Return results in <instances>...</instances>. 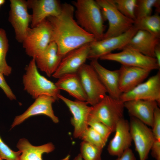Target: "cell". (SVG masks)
Instances as JSON below:
<instances>
[{"label": "cell", "instance_id": "cell-1", "mask_svg": "<svg viewBox=\"0 0 160 160\" xmlns=\"http://www.w3.org/2000/svg\"><path fill=\"white\" fill-rule=\"evenodd\" d=\"M74 11L73 5L65 3L62 4L59 15L47 18L52 28L51 42L56 44L58 55L63 58L70 51L96 40L75 20Z\"/></svg>", "mask_w": 160, "mask_h": 160}, {"label": "cell", "instance_id": "cell-2", "mask_svg": "<svg viewBox=\"0 0 160 160\" xmlns=\"http://www.w3.org/2000/svg\"><path fill=\"white\" fill-rule=\"evenodd\" d=\"M72 3L76 8L74 15L78 24L97 40L102 39L105 28L104 20L96 0H77Z\"/></svg>", "mask_w": 160, "mask_h": 160}, {"label": "cell", "instance_id": "cell-3", "mask_svg": "<svg viewBox=\"0 0 160 160\" xmlns=\"http://www.w3.org/2000/svg\"><path fill=\"white\" fill-rule=\"evenodd\" d=\"M23 77L24 89L36 99L41 95H47L58 99L60 90L55 83L49 80L39 72L34 58L25 68Z\"/></svg>", "mask_w": 160, "mask_h": 160}, {"label": "cell", "instance_id": "cell-4", "mask_svg": "<svg viewBox=\"0 0 160 160\" xmlns=\"http://www.w3.org/2000/svg\"><path fill=\"white\" fill-rule=\"evenodd\" d=\"M124 102L107 95L92 106L90 115L107 126L114 132L117 122L123 118Z\"/></svg>", "mask_w": 160, "mask_h": 160}, {"label": "cell", "instance_id": "cell-5", "mask_svg": "<svg viewBox=\"0 0 160 160\" xmlns=\"http://www.w3.org/2000/svg\"><path fill=\"white\" fill-rule=\"evenodd\" d=\"M101 9L105 20L108 27L103 39L117 36L125 33L132 28L134 21L126 17L117 9L113 0H96Z\"/></svg>", "mask_w": 160, "mask_h": 160}, {"label": "cell", "instance_id": "cell-6", "mask_svg": "<svg viewBox=\"0 0 160 160\" xmlns=\"http://www.w3.org/2000/svg\"><path fill=\"white\" fill-rule=\"evenodd\" d=\"M52 26L47 19L36 26L29 28L22 43L26 54L34 58L51 42Z\"/></svg>", "mask_w": 160, "mask_h": 160}, {"label": "cell", "instance_id": "cell-7", "mask_svg": "<svg viewBox=\"0 0 160 160\" xmlns=\"http://www.w3.org/2000/svg\"><path fill=\"white\" fill-rule=\"evenodd\" d=\"M77 73L86 94L88 104L93 106L107 95L105 88L90 64H84Z\"/></svg>", "mask_w": 160, "mask_h": 160}, {"label": "cell", "instance_id": "cell-8", "mask_svg": "<svg viewBox=\"0 0 160 160\" xmlns=\"http://www.w3.org/2000/svg\"><path fill=\"white\" fill-rule=\"evenodd\" d=\"M121 50L119 52L111 53L102 56L99 59L116 62L122 65L140 67L151 71L156 69L160 70V67L155 58L146 56L127 46Z\"/></svg>", "mask_w": 160, "mask_h": 160}, {"label": "cell", "instance_id": "cell-9", "mask_svg": "<svg viewBox=\"0 0 160 160\" xmlns=\"http://www.w3.org/2000/svg\"><path fill=\"white\" fill-rule=\"evenodd\" d=\"M138 31L133 25L128 31L120 35L95 40L89 43V51L87 59L98 60L103 56L115 50H121L126 46Z\"/></svg>", "mask_w": 160, "mask_h": 160}, {"label": "cell", "instance_id": "cell-10", "mask_svg": "<svg viewBox=\"0 0 160 160\" xmlns=\"http://www.w3.org/2000/svg\"><path fill=\"white\" fill-rule=\"evenodd\" d=\"M130 132L140 160H146L156 140L152 129L137 119L131 116Z\"/></svg>", "mask_w": 160, "mask_h": 160}, {"label": "cell", "instance_id": "cell-11", "mask_svg": "<svg viewBox=\"0 0 160 160\" xmlns=\"http://www.w3.org/2000/svg\"><path fill=\"white\" fill-rule=\"evenodd\" d=\"M9 21L13 27L17 41L22 43L29 28L31 15L28 12L27 1L10 0Z\"/></svg>", "mask_w": 160, "mask_h": 160}, {"label": "cell", "instance_id": "cell-12", "mask_svg": "<svg viewBox=\"0 0 160 160\" xmlns=\"http://www.w3.org/2000/svg\"><path fill=\"white\" fill-rule=\"evenodd\" d=\"M120 99L124 102L137 100H153L160 104V71L130 91L122 93Z\"/></svg>", "mask_w": 160, "mask_h": 160}, {"label": "cell", "instance_id": "cell-13", "mask_svg": "<svg viewBox=\"0 0 160 160\" xmlns=\"http://www.w3.org/2000/svg\"><path fill=\"white\" fill-rule=\"evenodd\" d=\"M58 99L61 100L69 108L73 117L71 119L74 127L73 135L75 138H79L88 127V121L92 106H89L86 101L70 100L60 94Z\"/></svg>", "mask_w": 160, "mask_h": 160}, {"label": "cell", "instance_id": "cell-14", "mask_svg": "<svg viewBox=\"0 0 160 160\" xmlns=\"http://www.w3.org/2000/svg\"><path fill=\"white\" fill-rule=\"evenodd\" d=\"M89 49L87 44L69 52L62 58L52 76L59 79L66 74L77 73L87 59Z\"/></svg>", "mask_w": 160, "mask_h": 160}, {"label": "cell", "instance_id": "cell-15", "mask_svg": "<svg viewBox=\"0 0 160 160\" xmlns=\"http://www.w3.org/2000/svg\"><path fill=\"white\" fill-rule=\"evenodd\" d=\"M56 100L53 97L47 95L37 97L25 111L15 116L10 129L20 124L29 117L39 115H45L49 117L54 123H58V118L55 115L52 107V104Z\"/></svg>", "mask_w": 160, "mask_h": 160}, {"label": "cell", "instance_id": "cell-16", "mask_svg": "<svg viewBox=\"0 0 160 160\" xmlns=\"http://www.w3.org/2000/svg\"><path fill=\"white\" fill-rule=\"evenodd\" d=\"M28 8H31V28L36 26L48 17L57 16L61 11L62 4L57 0H29Z\"/></svg>", "mask_w": 160, "mask_h": 160}, {"label": "cell", "instance_id": "cell-17", "mask_svg": "<svg viewBox=\"0 0 160 160\" xmlns=\"http://www.w3.org/2000/svg\"><path fill=\"white\" fill-rule=\"evenodd\" d=\"M115 135L110 141L108 151L111 155L119 156L130 148L132 141L130 132L129 122L124 118L116 124Z\"/></svg>", "mask_w": 160, "mask_h": 160}, {"label": "cell", "instance_id": "cell-18", "mask_svg": "<svg viewBox=\"0 0 160 160\" xmlns=\"http://www.w3.org/2000/svg\"><path fill=\"white\" fill-rule=\"evenodd\" d=\"M119 71V89L121 93L130 91L143 82L151 71L141 68L122 65Z\"/></svg>", "mask_w": 160, "mask_h": 160}, {"label": "cell", "instance_id": "cell-19", "mask_svg": "<svg viewBox=\"0 0 160 160\" xmlns=\"http://www.w3.org/2000/svg\"><path fill=\"white\" fill-rule=\"evenodd\" d=\"M159 106L155 101L132 100L124 102V106L131 116L138 119L147 126L152 127L154 111Z\"/></svg>", "mask_w": 160, "mask_h": 160}, {"label": "cell", "instance_id": "cell-20", "mask_svg": "<svg viewBox=\"0 0 160 160\" xmlns=\"http://www.w3.org/2000/svg\"><path fill=\"white\" fill-rule=\"evenodd\" d=\"M90 64L97 73L108 95L114 98L120 99L122 93L119 89V69L112 71L107 69L101 65L98 60H92Z\"/></svg>", "mask_w": 160, "mask_h": 160}, {"label": "cell", "instance_id": "cell-21", "mask_svg": "<svg viewBox=\"0 0 160 160\" xmlns=\"http://www.w3.org/2000/svg\"><path fill=\"white\" fill-rule=\"evenodd\" d=\"M159 44L160 38L147 31L139 30L126 46L146 56L155 58V49Z\"/></svg>", "mask_w": 160, "mask_h": 160}, {"label": "cell", "instance_id": "cell-22", "mask_svg": "<svg viewBox=\"0 0 160 160\" xmlns=\"http://www.w3.org/2000/svg\"><path fill=\"white\" fill-rule=\"evenodd\" d=\"M62 58L58 55L56 44L52 41L43 52L34 59L37 68L49 77L56 71Z\"/></svg>", "mask_w": 160, "mask_h": 160}, {"label": "cell", "instance_id": "cell-23", "mask_svg": "<svg viewBox=\"0 0 160 160\" xmlns=\"http://www.w3.org/2000/svg\"><path fill=\"white\" fill-rule=\"evenodd\" d=\"M58 79L55 84L60 90L66 91L76 100L87 101L86 94L77 73L66 74Z\"/></svg>", "mask_w": 160, "mask_h": 160}, {"label": "cell", "instance_id": "cell-24", "mask_svg": "<svg viewBox=\"0 0 160 160\" xmlns=\"http://www.w3.org/2000/svg\"><path fill=\"white\" fill-rule=\"evenodd\" d=\"M16 147L21 152L20 160H43L44 153H50L55 149L54 145L51 142L36 146L24 138L19 140Z\"/></svg>", "mask_w": 160, "mask_h": 160}, {"label": "cell", "instance_id": "cell-25", "mask_svg": "<svg viewBox=\"0 0 160 160\" xmlns=\"http://www.w3.org/2000/svg\"><path fill=\"white\" fill-rule=\"evenodd\" d=\"M133 25L138 30L147 31L160 38V16L158 13L136 20Z\"/></svg>", "mask_w": 160, "mask_h": 160}, {"label": "cell", "instance_id": "cell-26", "mask_svg": "<svg viewBox=\"0 0 160 160\" xmlns=\"http://www.w3.org/2000/svg\"><path fill=\"white\" fill-rule=\"evenodd\" d=\"M153 7L157 13H160V0H137L135 11V20L152 15Z\"/></svg>", "mask_w": 160, "mask_h": 160}, {"label": "cell", "instance_id": "cell-27", "mask_svg": "<svg viewBox=\"0 0 160 160\" xmlns=\"http://www.w3.org/2000/svg\"><path fill=\"white\" fill-rule=\"evenodd\" d=\"M9 47L6 31L0 28V72L6 76L10 75L12 71V68L8 65L6 60Z\"/></svg>", "mask_w": 160, "mask_h": 160}, {"label": "cell", "instance_id": "cell-28", "mask_svg": "<svg viewBox=\"0 0 160 160\" xmlns=\"http://www.w3.org/2000/svg\"><path fill=\"white\" fill-rule=\"evenodd\" d=\"M103 149L83 141L80 144V154L84 160H101Z\"/></svg>", "mask_w": 160, "mask_h": 160}, {"label": "cell", "instance_id": "cell-29", "mask_svg": "<svg viewBox=\"0 0 160 160\" xmlns=\"http://www.w3.org/2000/svg\"><path fill=\"white\" fill-rule=\"evenodd\" d=\"M120 12L127 18L135 20V11L137 0H113Z\"/></svg>", "mask_w": 160, "mask_h": 160}, {"label": "cell", "instance_id": "cell-30", "mask_svg": "<svg viewBox=\"0 0 160 160\" xmlns=\"http://www.w3.org/2000/svg\"><path fill=\"white\" fill-rule=\"evenodd\" d=\"M80 138L102 148L106 143L97 132L90 127H88L84 131Z\"/></svg>", "mask_w": 160, "mask_h": 160}, {"label": "cell", "instance_id": "cell-31", "mask_svg": "<svg viewBox=\"0 0 160 160\" xmlns=\"http://www.w3.org/2000/svg\"><path fill=\"white\" fill-rule=\"evenodd\" d=\"M88 126L92 128L107 142L108 137L112 132L106 125L91 116L90 115L88 121Z\"/></svg>", "mask_w": 160, "mask_h": 160}, {"label": "cell", "instance_id": "cell-32", "mask_svg": "<svg viewBox=\"0 0 160 160\" xmlns=\"http://www.w3.org/2000/svg\"><path fill=\"white\" fill-rule=\"evenodd\" d=\"M21 152L12 150L3 141L0 136V156L2 160H20Z\"/></svg>", "mask_w": 160, "mask_h": 160}, {"label": "cell", "instance_id": "cell-33", "mask_svg": "<svg viewBox=\"0 0 160 160\" xmlns=\"http://www.w3.org/2000/svg\"><path fill=\"white\" fill-rule=\"evenodd\" d=\"M152 131L156 139L160 140V109L157 107L154 111Z\"/></svg>", "mask_w": 160, "mask_h": 160}, {"label": "cell", "instance_id": "cell-34", "mask_svg": "<svg viewBox=\"0 0 160 160\" xmlns=\"http://www.w3.org/2000/svg\"><path fill=\"white\" fill-rule=\"evenodd\" d=\"M4 75L0 72V88L2 89L6 96L10 100H16V97L7 83Z\"/></svg>", "mask_w": 160, "mask_h": 160}, {"label": "cell", "instance_id": "cell-35", "mask_svg": "<svg viewBox=\"0 0 160 160\" xmlns=\"http://www.w3.org/2000/svg\"><path fill=\"white\" fill-rule=\"evenodd\" d=\"M151 151L152 156L156 160H160V140H155Z\"/></svg>", "mask_w": 160, "mask_h": 160}, {"label": "cell", "instance_id": "cell-36", "mask_svg": "<svg viewBox=\"0 0 160 160\" xmlns=\"http://www.w3.org/2000/svg\"><path fill=\"white\" fill-rule=\"evenodd\" d=\"M115 160H136V159L132 150L129 148Z\"/></svg>", "mask_w": 160, "mask_h": 160}, {"label": "cell", "instance_id": "cell-37", "mask_svg": "<svg viewBox=\"0 0 160 160\" xmlns=\"http://www.w3.org/2000/svg\"><path fill=\"white\" fill-rule=\"evenodd\" d=\"M155 58L157 60L158 65L160 67V44L156 47L154 51Z\"/></svg>", "mask_w": 160, "mask_h": 160}, {"label": "cell", "instance_id": "cell-38", "mask_svg": "<svg viewBox=\"0 0 160 160\" xmlns=\"http://www.w3.org/2000/svg\"><path fill=\"white\" fill-rule=\"evenodd\" d=\"M73 160H83V159L79 153L74 158Z\"/></svg>", "mask_w": 160, "mask_h": 160}, {"label": "cell", "instance_id": "cell-39", "mask_svg": "<svg viewBox=\"0 0 160 160\" xmlns=\"http://www.w3.org/2000/svg\"><path fill=\"white\" fill-rule=\"evenodd\" d=\"M5 1L4 0H0V6H1V5L4 4Z\"/></svg>", "mask_w": 160, "mask_h": 160}, {"label": "cell", "instance_id": "cell-40", "mask_svg": "<svg viewBox=\"0 0 160 160\" xmlns=\"http://www.w3.org/2000/svg\"><path fill=\"white\" fill-rule=\"evenodd\" d=\"M0 160H3L0 156Z\"/></svg>", "mask_w": 160, "mask_h": 160}, {"label": "cell", "instance_id": "cell-41", "mask_svg": "<svg viewBox=\"0 0 160 160\" xmlns=\"http://www.w3.org/2000/svg\"><path fill=\"white\" fill-rule=\"evenodd\" d=\"M0 7H1V6H0Z\"/></svg>", "mask_w": 160, "mask_h": 160}]
</instances>
